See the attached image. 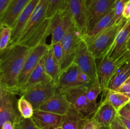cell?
I'll return each instance as SVG.
<instances>
[{"label":"cell","mask_w":130,"mask_h":129,"mask_svg":"<svg viewBox=\"0 0 130 129\" xmlns=\"http://www.w3.org/2000/svg\"><path fill=\"white\" fill-rule=\"evenodd\" d=\"M30 51L22 44H14L0 51V87L15 94L19 75Z\"/></svg>","instance_id":"obj_1"},{"label":"cell","mask_w":130,"mask_h":129,"mask_svg":"<svg viewBox=\"0 0 130 129\" xmlns=\"http://www.w3.org/2000/svg\"><path fill=\"white\" fill-rule=\"evenodd\" d=\"M127 20V19L123 18L98 34L93 39L86 42L89 50L96 59H101L106 54L112 45L118 32L124 27Z\"/></svg>","instance_id":"obj_2"},{"label":"cell","mask_w":130,"mask_h":129,"mask_svg":"<svg viewBox=\"0 0 130 129\" xmlns=\"http://www.w3.org/2000/svg\"><path fill=\"white\" fill-rule=\"evenodd\" d=\"M100 59V64L97 68V80L102 90L100 101H102L105 99L109 83L117 70L123 64L130 62V52L128 51L117 59H110L106 56Z\"/></svg>","instance_id":"obj_3"},{"label":"cell","mask_w":130,"mask_h":129,"mask_svg":"<svg viewBox=\"0 0 130 129\" xmlns=\"http://www.w3.org/2000/svg\"><path fill=\"white\" fill-rule=\"evenodd\" d=\"M90 85H81L62 92L66 100L73 110L88 118H91L98 108L99 104L95 105L88 101L86 92Z\"/></svg>","instance_id":"obj_4"},{"label":"cell","mask_w":130,"mask_h":129,"mask_svg":"<svg viewBox=\"0 0 130 129\" xmlns=\"http://www.w3.org/2000/svg\"><path fill=\"white\" fill-rule=\"evenodd\" d=\"M50 48V44H44L39 45L31 49L27 57L24 67L18 79L15 94L20 95L22 89L25 85L28 78L33 71L35 70L41 59L43 58Z\"/></svg>","instance_id":"obj_5"},{"label":"cell","mask_w":130,"mask_h":129,"mask_svg":"<svg viewBox=\"0 0 130 129\" xmlns=\"http://www.w3.org/2000/svg\"><path fill=\"white\" fill-rule=\"evenodd\" d=\"M15 94L3 87H0V125L6 121L15 123L21 115L18 110V100Z\"/></svg>","instance_id":"obj_6"},{"label":"cell","mask_w":130,"mask_h":129,"mask_svg":"<svg viewBox=\"0 0 130 129\" xmlns=\"http://www.w3.org/2000/svg\"><path fill=\"white\" fill-rule=\"evenodd\" d=\"M82 39L81 33L73 22L61 42L63 49V57L60 64L62 70L74 63Z\"/></svg>","instance_id":"obj_7"},{"label":"cell","mask_w":130,"mask_h":129,"mask_svg":"<svg viewBox=\"0 0 130 129\" xmlns=\"http://www.w3.org/2000/svg\"><path fill=\"white\" fill-rule=\"evenodd\" d=\"M57 92V85L54 82L39 84L24 92V96L32 105L34 111L54 96Z\"/></svg>","instance_id":"obj_8"},{"label":"cell","mask_w":130,"mask_h":129,"mask_svg":"<svg viewBox=\"0 0 130 129\" xmlns=\"http://www.w3.org/2000/svg\"><path fill=\"white\" fill-rule=\"evenodd\" d=\"M96 59L89 50L87 44L83 39L81 40L74 63L82 72L89 76L92 83L97 80Z\"/></svg>","instance_id":"obj_9"},{"label":"cell","mask_w":130,"mask_h":129,"mask_svg":"<svg viewBox=\"0 0 130 129\" xmlns=\"http://www.w3.org/2000/svg\"><path fill=\"white\" fill-rule=\"evenodd\" d=\"M52 42L51 44L62 42V39L74 20L72 14L69 10L60 11L55 14L52 18Z\"/></svg>","instance_id":"obj_10"},{"label":"cell","mask_w":130,"mask_h":129,"mask_svg":"<svg viewBox=\"0 0 130 129\" xmlns=\"http://www.w3.org/2000/svg\"><path fill=\"white\" fill-rule=\"evenodd\" d=\"M88 3L87 32L114 8L116 0H90Z\"/></svg>","instance_id":"obj_11"},{"label":"cell","mask_w":130,"mask_h":129,"mask_svg":"<svg viewBox=\"0 0 130 129\" xmlns=\"http://www.w3.org/2000/svg\"><path fill=\"white\" fill-rule=\"evenodd\" d=\"M67 10L72 14L74 23L83 37L87 33V0H67Z\"/></svg>","instance_id":"obj_12"},{"label":"cell","mask_w":130,"mask_h":129,"mask_svg":"<svg viewBox=\"0 0 130 129\" xmlns=\"http://www.w3.org/2000/svg\"><path fill=\"white\" fill-rule=\"evenodd\" d=\"M49 0H40L16 44H20L46 18Z\"/></svg>","instance_id":"obj_13"},{"label":"cell","mask_w":130,"mask_h":129,"mask_svg":"<svg viewBox=\"0 0 130 129\" xmlns=\"http://www.w3.org/2000/svg\"><path fill=\"white\" fill-rule=\"evenodd\" d=\"M50 35H52V19L51 18H46L20 44L25 46L32 49L39 45L46 44V40Z\"/></svg>","instance_id":"obj_14"},{"label":"cell","mask_w":130,"mask_h":129,"mask_svg":"<svg viewBox=\"0 0 130 129\" xmlns=\"http://www.w3.org/2000/svg\"><path fill=\"white\" fill-rule=\"evenodd\" d=\"M130 36V20L126 23L118 32L112 45L105 56L109 58L117 59L128 51L127 44Z\"/></svg>","instance_id":"obj_15"},{"label":"cell","mask_w":130,"mask_h":129,"mask_svg":"<svg viewBox=\"0 0 130 129\" xmlns=\"http://www.w3.org/2000/svg\"><path fill=\"white\" fill-rule=\"evenodd\" d=\"M31 0H11L2 15L0 24H6L13 29L21 13Z\"/></svg>","instance_id":"obj_16"},{"label":"cell","mask_w":130,"mask_h":129,"mask_svg":"<svg viewBox=\"0 0 130 129\" xmlns=\"http://www.w3.org/2000/svg\"><path fill=\"white\" fill-rule=\"evenodd\" d=\"M72 108L68 101L66 100L62 92L57 91L54 96L44 102L39 108L38 110L58 114L60 115H65Z\"/></svg>","instance_id":"obj_17"},{"label":"cell","mask_w":130,"mask_h":129,"mask_svg":"<svg viewBox=\"0 0 130 129\" xmlns=\"http://www.w3.org/2000/svg\"><path fill=\"white\" fill-rule=\"evenodd\" d=\"M39 1L40 0H31L21 13L12 29V36L10 44H14L17 42L20 35L30 20V16Z\"/></svg>","instance_id":"obj_18"},{"label":"cell","mask_w":130,"mask_h":129,"mask_svg":"<svg viewBox=\"0 0 130 129\" xmlns=\"http://www.w3.org/2000/svg\"><path fill=\"white\" fill-rule=\"evenodd\" d=\"M79 71L80 69L74 63L62 70L57 85V91L62 92L72 87L81 85L78 82Z\"/></svg>","instance_id":"obj_19"},{"label":"cell","mask_w":130,"mask_h":129,"mask_svg":"<svg viewBox=\"0 0 130 129\" xmlns=\"http://www.w3.org/2000/svg\"><path fill=\"white\" fill-rule=\"evenodd\" d=\"M118 115V111L115 108L105 99L99 102L97 110L91 118H93L99 125L110 126Z\"/></svg>","instance_id":"obj_20"},{"label":"cell","mask_w":130,"mask_h":129,"mask_svg":"<svg viewBox=\"0 0 130 129\" xmlns=\"http://www.w3.org/2000/svg\"><path fill=\"white\" fill-rule=\"evenodd\" d=\"M63 115L52 113L47 111L36 110L32 118L41 129H55L61 126Z\"/></svg>","instance_id":"obj_21"},{"label":"cell","mask_w":130,"mask_h":129,"mask_svg":"<svg viewBox=\"0 0 130 129\" xmlns=\"http://www.w3.org/2000/svg\"><path fill=\"white\" fill-rule=\"evenodd\" d=\"M44 56L41 59L36 68L31 73L27 82L25 83V85L22 89L20 92V96H21L24 92L38 85L44 84V83H49L52 81V78L47 74L45 69H44Z\"/></svg>","instance_id":"obj_22"},{"label":"cell","mask_w":130,"mask_h":129,"mask_svg":"<svg viewBox=\"0 0 130 129\" xmlns=\"http://www.w3.org/2000/svg\"><path fill=\"white\" fill-rule=\"evenodd\" d=\"M44 66L47 74L50 77L52 81L54 82L57 85L62 70H61L60 64L53 54V50L50 44L49 49L44 55Z\"/></svg>","instance_id":"obj_23"},{"label":"cell","mask_w":130,"mask_h":129,"mask_svg":"<svg viewBox=\"0 0 130 129\" xmlns=\"http://www.w3.org/2000/svg\"><path fill=\"white\" fill-rule=\"evenodd\" d=\"M114 23H116L114 20V8H112L86 33L83 39L85 42L93 39L98 34L105 30V29H108Z\"/></svg>","instance_id":"obj_24"},{"label":"cell","mask_w":130,"mask_h":129,"mask_svg":"<svg viewBox=\"0 0 130 129\" xmlns=\"http://www.w3.org/2000/svg\"><path fill=\"white\" fill-rule=\"evenodd\" d=\"M89 118L71 108L63 115L61 127L63 129H82Z\"/></svg>","instance_id":"obj_25"},{"label":"cell","mask_w":130,"mask_h":129,"mask_svg":"<svg viewBox=\"0 0 130 129\" xmlns=\"http://www.w3.org/2000/svg\"><path fill=\"white\" fill-rule=\"evenodd\" d=\"M129 76L130 62L123 64L117 70L110 80L108 89L117 90Z\"/></svg>","instance_id":"obj_26"},{"label":"cell","mask_w":130,"mask_h":129,"mask_svg":"<svg viewBox=\"0 0 130 129\" xmlns=\"http://www.w3.org/2000/svg\"><path fill=\"white\" fill-rule=\"evenodd\" d=\"M105 99L112 105L118 112L123 106L128 104L130 97L117 91L109 89L107 92Z\"/></svg>","instance_id":"obj_27"},{"label":"cell","mask_w":130,"mask_h":129,"mask_svg":"<svg viewBox=\"0 0 130 129\" xmlns=\"http://www.w3.org/2000/svg\"><path fill=\"white\" fill-rule=\"evenodd\" d=\"M18 110L24 118H32L34 113V108L32 104L22 96L18 99Z\"/></svg>","instance_id":"obj_28"},{"label":"cell","mask_w":130,"mask_h":129,"mask_svg":"<svg viewBox=\"0 0 130 129\" xmlns=\"http://www.w3.org/2000/svg\"><path fill=\"white\" fill-rule=\"evenodd\" d=\"M0 51H2L11 42L12 29L6 24H0Z\"/></svg>","instance_id":"obj_29"},{"label":"cell","mask_w":130,"mask_h":129,"mask_svg":"<svg viewBox=\"0 0 130 129\" xmlns=\"http://www.w3.org/2000/svg\"><path fill=\"white\" fill-rule=\"evenodd\" d=\"M67 10V0H49L46 18H52L57 12Z\"/></svg>","instance_id":"obj_30"},{"label":"cell","mask_w":130,"mask_h":129,"mask_svg":"<svg viewBox=\"0 0 130 129\" xmlns=\"http://www.w3.org/2000/svg\"><path fill=\"white\" fill-rule=\"evenodd\" d=\"M102 90L98 82V80H96L93 83H91L88 88L86 92V98L90 103L97 105L99 104V103L96 102V99L99 95L102 94Z\"/></svg>","instance_id":"obj_31"},{"label":"cell","mask_w":130,"mask_h":129,"mask_svg":"<svg viewBox=\"0 0 130 129\" xmlns=\"http://www.w3.org/2000/svg\"><path fill=\"white\" fill-rule=\"evenodd\" d=\"M14 125L15 129H39V127L34 119L32 118H24L22 116L20 117Z\"/></svg>","instance_id":"obj_32"},{"label":"cell","mask_w":130,"mask_h":129,"mask_svg":"<svg viewBox=\"0 0 130 129\" xmlns=\"http://www.w3.org/2000/svg\"><path fill=\"white\" fill-rule=\"evenodd\" d=\"M129 0H116L114 7V20L115 22H118L123 18V13L124 6Z\"/></svg>","instance_id":"obj_33"},{"label":"cell","mask_w":130,"mask_h":129,"mask_svg":"<svg viewBox=\"0 0 130 129\" xmlns=\"http://www.w3.org/2000/svg\"><path fill=\"white\" fill-rule=\"evenodd\" d=\"M50 46L53 50L55 57L61 64L63 57V49L62 42H56L54 44H50Z\"/></svg>","instance_id":"obj_34"},{"label":"cell","mask_w":130,"mask_h":129,"mask_svg":"<svg viewBox=\"0 0 130 129\" xmlns=\"http://www.w3.org/2000/svg\"><path fill=\"white\" fill-rule=\"evenodd\" d=\"M116 91L126 95L130 97V76Z\"/></svg>","instance_id":"obj_35"},{"label":"cell","mask_w":130,"mask_h":129,"mask_svg":"<svg viewBox=\"0 0 130 129\" xmlns=\"http://www.w3.org/2000/svg\"><path fill=\"white\" fill-rule=\"evenodd\" d=\"M78 82L80 85H90L92 83L91 79L89 76L85 72H82L81 70L79 71L78 74Z\"/></svg>","instance_id":"obj_36"},{"label":"cell","mask_w":130,"mask_h":129,"mask_svg":"<svg viewBox=\"0 0 130 129\" xmlns=\"http://www.w3.org/2000/svg\"><path fill=\"white\" fill-rule=\"evenodd\" d=\"M118 115H119V116H123V117L130 120V107L128 106V104H126L124 106H123V107L118 111Z\"/></svg>","instance_id":"obj_37"},{"label":"cell","mask_w":130,"mask_h":129,"mask_svg":"<svg viewBox=\"0 0 130 129\" xmlns=\"http://www.w3.org/2000/svg\"><path fill=\"white\" fill-rule=\"evenodd\" d=\"M98 126H99L98 123L93 118H90L82 129H96Z\"/></svg>","instance_id":"obj_38"},{"label":"cell","mask_w":130,"mask_h":129,"mask_svg":"<svg viewBox=\"0 0 130 129\" xmlns=\"http://www.w3.org/2000/svg\"><path fill=\"white\" fill-rule=\"evenodd\" d=\"M110 128L111 129H128L124 126V125L122 123L121 121L119 120V118H118V115L116 116L115 120L111 123Z\"/></svg>","instance_id":"obj_39"},{"label":"cell","mask_w":130,"mask_h":129,"mask_svg":"<svg viewBox=\"0 0 130 129\" xmlns=\"http://www.w3.org/2000/svg\"><path fill=\"white\" fill-rule=\"evenodd\" d=\"M123 16V18L127 19V20H130V0L126 3L125 6H124Z\"/></svg>","instance_id":"obj_40"},{"label":"cell","mask_w":130,"mask_h":129,"mask_svg":"<svg viewBox=\"0 0 130 129\" xmlns=\"http://www.w3.org/2000/svg\"><path fill=\"white\" fill-rule=\"evenodd\" d=\"M10 1L11 0H0V15H2Z\"/></svg>","instance_id":"obj_41"},{"label":"cell","mask_w":130,"mask_h":129,"mask_svg":"<svg viewBox=\"0 0 130 129\" xmlns=\"http://www.w3.org/2000/svg\"><path fill=\"white\" fill-rule=\"evenodd\" d=\"M118 118H119V120L121 121L122 123L124 125V126H125L126 128L130 129V120L125 118L123 117V116H119V115H118Z\"/></svg>","instance_id":"obj_42"},{"label":"cell","mask_w":130,"mask_h":129,"mask_svg":"<svg viewBox=\"0 0 130 129\" xmlns=\"http://www.w3.org/2000/svg\"><path fill=\"white\" fill-rule=\"evenodd\" d=\"M1 127V129H15L13 123H11V121H6Z\"/></svg>","instance_id":"obj_43"},{"label":"cell","mask_w":130,"mask_h":129,"mask_svg":"<svg viewBox=\"0 0 130 129\" xmlns=\"http://www.w3.org/2000/svg\"><path fill=\"white\" fill-rule=\"evenodd\" d=\"M96 129H111L110 126H103V125H99L97 128Z\"/></svg>","instance_id":"obj_44"},{"label":"cell","mask_w":130,"mask_h":129,"mask_svg":"<svg viewBox=\"0 0 130 129\" xmlns=\"http://www.w3.org/2000/svg\"><path fill=\"white\" fill-rule=\"evenodd\" d=\"M127 49H128V51H129L130 52V36L129 38V40H128V44H127Z\"/></svg>","instance_id":"obj_45"},{"label":"cell","mask_w":130,"mask_h":129,"mask_svg":"<svg viewBox=\"0 0 130 129\" xmlns=\"http://www.w3.org/2000/svg\"><path fill=\"white\" fill-rule=\"evenodd\" d=\"M55 129H63V128L61 127V126H59V127L57 128H55Z\"/></svg>","instance_id":"obj_46"},{"label":"cell","mask_w":130,"mask_h":129,"mask_svg":"<svg viewBox=\"0 0 130 129\" xmlns=\"http://www.w3.org/2000/svg\"><path fill=\"white\" fill-rule=\"evenodd\" d=\"M128 106H129V107H130V100L129 101V102H128Z\"/></svg>","instance_id":"obj_47"},{"label":"cell","mask_w":130,"mask_h":129,"mask_svg":"<svg viewBox=\"0 0 130 129\" xmlns=\"http://www.w3.org/2000/svg\"><path fill=\"white\" fill-rule=\"evenodd\" d=\"M39 129H41V128H39Z\"/></svg>","instance_id":"obj_48"},{"label":"cell","mask_w":130,"mask_h":129,"mask_svg":"<svg viewBox=\"0 0 130 129\" xmlns=\"http://www.w3.org/2000/svg\"></svg>","instance_id":"obj_49"}]
</instances>
